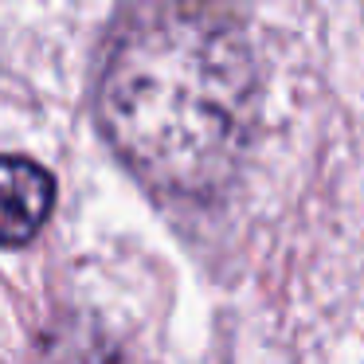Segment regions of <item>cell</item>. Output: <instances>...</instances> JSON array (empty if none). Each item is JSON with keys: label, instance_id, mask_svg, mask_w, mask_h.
<instances>
[{"label": "cell", "instance_id": "1", "mask_svg": "<svg viewBox=\"0 0 364 364\" xmlns=\"http://www.w3.org/2000/svg\"><path fill=\"white\" fill-rule=\"evenodd\" d=\"M95 126L161 204L212 208L259 129V59L231 0H126L102 36Z\"/></svg>", "mask_w": 364, "mask_h": 364}, {"label": "cell", "instance_id": "2", "mask_svg": "<svg viewBox=\"0 0 364 364\" xmlns=\"http://www.w3.org/2000/svg\"><path fill=\"white\" fill-rule=\"evenodd\" d=\"M59 200L51 168L24 153H0V247L20 251L43 231Z\"/></svg>", "mask_w": 364, "mask_h": 364}]
</instances>
